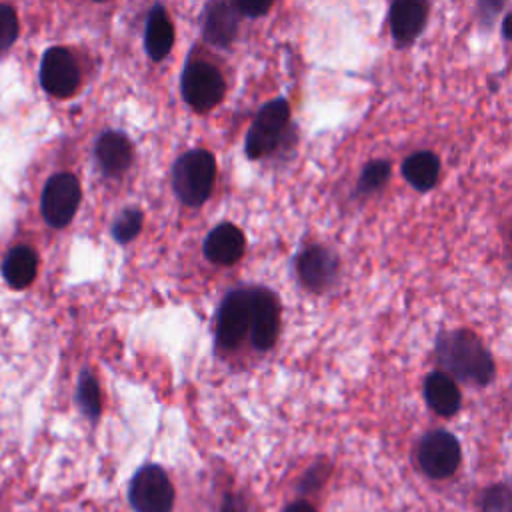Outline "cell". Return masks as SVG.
<instances>
[{"instance_id": "3", "label": "cell", "mask_w": 512, "mask_h": 512, "mask_svg": "<svg viewBox=\"0 0 512 512\" xmlns=\"http://www.w3.org/2000/svg\"><path fill=\"white\" fill-rule=\"evenodd\" d=\"M288 122L290 106L284 98H276L264 104L246 134V154L250 158H262L274 152L288 128Z\"/></svg>"}, {"instance_id": "8", "label": "cell", "mask_w": 512, "mask_h": 512, "mask_svg": "<svg viewBox=\"0 0 512 512\" xmlns=\"http://www.w3.org/2000/svg\"><path fill=\"white\" fill-rule=\"evenodd\" d=\"M418 464L432 478H448L460 464V444L444 430L428 432L418 444Z\"/></svg>"}, {"instance_id": "14", "label": "cell", "mask_w": 512, "mask_h": 512, "mask_svg": "<svg viewBox=\"0 0 512 512\" xmlns=\"http://www.w3.org/2000/svg\"><path fill=\"white\" fill-rule=\"evenodd\" d=\"M96 160L106 176H120L132 164V144L122 132L108 130L96 142Z\"/></svg>"}, {"instance_id": "9", "label": "cell", "mask_w": 512, "mask_h": 512, "mask_svg": "<svg viewBox=\"0 0 512 512\" xmlns=\"http://www.w3.org/2000/svg\"><path fill=\"white\" fill-rule=\"evenodd\" d=\"M40 82L44 90L56 98H68L80 84V70L72 54L62 46L44 52L40 64Z\"/></svg>"}, {"instance_id": "20", "label": "cell", "mask_w": 512, "mask_h": 512, "mask_svg": "<svg viewBox=\"0 0 512 512\" xmlns=\"http://www.w3.org/2000/svg\"><path fill=\"white\" fill-rule=\"evenodd\" d=\"M390 162L384 160V158H376V160H370L362 172H360V178H358V184H356V194L358 196H370L378 190H382L390 178Z\"/></svg>"}, {"instance_id": "16", "label": "cell", "mask_w": 512, "mask_h": 512, "mask_svg": "<svg viewBox=\"0 0 512 512\" xmlns=\"http://www.w3.org/2000/svg\"><path fill=\"white\" fill-rule=\"evenodd\" d=\"M424 398H426L428 406L440 416L456 414L460 408V402H462L456 382L452 380V376H448L444 372H432L426 376Z\"/></svg>"}, {"instance_id": "29", "label": "cell", "mask_w": 512, "mask_h": 512, "mask_svg": "<svg viewBox=\"0 0 512 512\" xmlns=\"http://www.w3.org/2000/svg\"><path fill=\"white\" fill-rule=\"evenodd\" d=\"M502 36L504 40H512V12L502 22Z\"/></svg>"}, {"instance_id": "23", "label": "cell", "mask_w": 512, "mask_h": 512, "mask_svg": "<svg viewBox=\"0 0 512 512\" xmlns=\"http://www.w3.org/2000/svg\"><path fill=\"white\" fill-rule=\"evenodd\" d=\"M480 512H512V490L506 484L488 486L480 496Z\"/></svg>"}, {"instance_id": "1", "label": "cell", "mask_w": 512, "mask_h": 512, "mask_svg": "<svg viewBox=\"0 0 512 512\" xmlns=\"http://www.w3.org/2000/svg\"><path fill=\"white\" fill-rule=\"evenodd\" d=\"M436 356L452 376L476 386H486L496 372L480 338L464 328L442 332L436 342Z\"/></svg>"}, {"instance_id": "25", "label": "cell", "mask_w": 512, "mask_h": 512, "mask_svg": "<svg viewBox=\"0 0 512 512\" xmlns=\"http://www.w3.org/2000/svg\"><path fill=\"white\" fill-rule=\"evenodd\" d=\"M508 0H478V22L484 30H490L494 26L496 16L502 12Z\"/></svg>"}, {"instance_id": "13", "label": "cell", "mask_w": 512, "mask_h": 512, "mask_svg": "<svg viewBox=\"0 0 512 512\" xmlns=\"http://www.w3.org/2000/svg\"><path fill=\"white\" fill-rule=\"evenodd\" d=\"M244 248H246V240L242 230L228 222L212 228L204 240L206 258L220 266H230L238 262L244 254Z\"/></svg>"}, {"instance_id": "21", "label": "cell", "mask_w": 512, "mask_h": 512, "mask_svg": "<svg viewBox=\"0 0 512 512\" xmlns=\"http://www.w3.org/2000/svg\"><path fill=\"white\" fill-rule=\"evenodd\" d=\"M78 404L82 408V412L90 418H98L100 410H102V398H100V388L98 382L94 380V376L90 372H82L80 382H78Z\"/></svg>"}, {"instance_id": "15", "label": "cell", "mask_w": 512, "mask_h": 512, "mask_svg": "<svg viewBox=\"0 0 512 512\" xmlns=\"http://www.w3.org/2000/svg\"><path fill=\"white\" fill-rule=\"evenodd\" d=\"M236 30H238L236 10L224 0L212 2V6L206 12V18H204L206 42H210L212 46H218V48H226L232 44Z\"/></svg>"}, {"instance_id": "6", "label": "cell", "mask_w": 512, "mask_h": 512, "mask_svg": "<svg viewBox=\"0 0 512 512\" xmlns=\"http://www.w3.org/2000/svg\"><path fill=\"white\" fill-rule=\"evenodd\" d=\"M252 288H242L230 292L218 310L216 338L224 348L238 346L246 336H250L252 326Z\"/></svg>"}, {"instance_id": "7", "label": "cell", "mask_w": 512, "mask_h": 512, "mask_svg": "<svg viewBox=\"0 0 512 512\" xmlns=\"http://www.w3.org/2000/svg\"><path fill=\"white\" fill-rule=\"evenodd\" d=\"M80 204V182L70 172L54 174L42 192L40 210L52 228H64L76 214Z\"/></svg>"}, {"instance_id": "22", "label": "cell", "mask_w": 512, "mask_h": 512, "mask_svg": "<svg viewBox=\"0 0 512 512\" xmlns=\"http://www.w3.org/2000/svg\"><path fill=\"white\" fill-rule=\"evenodd\" d=\"M142 228V212L138 208H126L124 212H120V216L114 220L112 224V236L114 240L126 244L132 238L138 236Z\"/></svg>"}, {"instance_id": "28", "label": "cell", "mask_w": 512, "mask_h": 512, "mask_svg": "<svg viewBox=\"0 0 512 512\" xmlns=\"http://www.w3.org/2000/svg\"><path fill=\"white\" fill-rule=\"evenodd\" d=\"M284 512H316V508L308 502H292L284 508Z\"/></svg>"}, {"instance_id": "4", "label": "cell", "mask_w": 512, "mask_h": 512, "mask_svg": "<svg viewBox=\"0 0 512 512\" xmlns=\"http://www.w3.org/2000/svg\"><path fill=\"white\" fill-rule=\"evenodd\" d=\"M128 498L134 512H172L174 488L160 466L146 464L132 476Z\"/></svg>"}, {"instance_id": "17", "label": "cell", "mask_w": 512, "mask_h": 512, "mask_svg": "<svg viewBox=\"0 0 512 512\" xmlns=\"http://www.w3.org/2000/svg\"><path fill=\"white\" fill-rule=\"evenodd\" d=\"M174 44V26L168 12L162 6H154L146 20L144 46L152 60H162L168 56Z\"/></svg>"}, {"instance_id": "30", "label": "cell", "mask_w": 512, "mask_h": 512, "mask_svg": "<svg viewBox=\"0 0 512 512\" xmlns=\"http://www.w3.org/2000/svg\"><path fill=\"white\" fill-rule=\"evenodd\" d=\"M98 2H102V0H98Z\"/></svg>"}, {"instance_id": "10", "label": "cell", "mask_w": 512, "mask_h": 512, "mask_svg": "<svg viewBox=\"0 0 512 512\" xmlns=\"http://www.w3.org/2000/svg\"><path fill=\"white\" fill-rule=\"evenodd\" d=\"M338 256L326 246H308L296 260L300 282L312 292L328 290L338 276Z\"/></svg>"}, {"instance_id": "27", "label": "cell", "mask_w": 512, "mask_h": 512, "mask_svg": "<svg viewBox=\"0 0 512 512\" xmlns=\"http://www.w3.org/2000/svg\"><path fill=\"white\" fill-rule=\"evenodd\" d=\"M222 512H250V506L242 496L230 494L222 504Z\"/></svg>"}, {"instance_id": "24", "label": "cell", "mask_w": 512, "mask_h": 512, "mask_svg": "<svg viewBox=\"0 0 512 512\" xmlns=\"http://www.w3.org/2000/svg\"><path fill=\"white\" fill-rule=\"evenodd\" d=\"M16 36H18L16 12L10 6L0 4V52L8 50L14 44Z\"/></svg>"}, {"instance_id": "5", "label": "cell", "mask_w": 512, "mask_h": 512, "mask_svg": "<svg viewBox=\"0 0 512 512\" xmlns=\"http://www.w3.org/2000/svg\"><path fill=\"white\" fill-rule=\"evenodd\" d=\"M224 90L226 84L220 70L204 60H192L182 72V96L198 112L214 108Z\"/></svg>"}, {"instance_id": "18", "label": "cell", "mask_w": 512, "mask_h": 512, "mask_svg": "<svg viewBox=\"0 0 512 512\" xmlns=\"http://www.w3.org/2000/svg\"><path fill=\"white\" fill-rule=\"evenodd\" d=\"M440 174V160L430 150H418L402 162L404 180L418 192L434 188Z\"/></svg>"}, {"instance_id": "2", "label": "cell", "mask_w": 512, "mask_h": 512, "mask_svg": "<svg viewBox=\"0 0 512 512\" xmlns=\"http://www.w3.org/2000/svg\"><path fill=\"white\" fill-rule=\"evenodd\" d=\"M216 178V160L208 150L182 154L172 168V186L180 202L200 206L210 196Z\"/></svg>"}, {"instance_id": "12", "label": "cell", "mask_w": 512, "mask_h": 512, "mask_svg": "<svg viewBox=\"0 0 512 512\" xmlns=\"http://www.w3.org/2000/svg\"><path fill=\"white\" fill-rule=\"evenodd\" d=\"M428 20L426 0H392L388 22L392 38L398 46L412 44L424 30Z\"/></svg>"}, {"instance_id": "19", "label": "cell", "mask_w": 512, "mask_h": 512, "mask_svg": "<svg viewBox=\"0 0 512 512\" xmlns=\"http://www.w3.org/2000/svg\"><path fill=\"white\" fill-rule=\"evenodd\" d=\"M38 272V256L30 246H14L2 262V276L12 288H26Z\"/></svg>"}, {"instance_id": "26", "label": "cell", "mask_w": 512, "mask_h": 512, "mask_svg": "<svg viewBox=\"0 0 512 512\" xmlns=\"http://www.w3.org/2000/svg\"><path fill=\"white\" fill-rule=\"evenodd\" d=\"M274 0H236V8L242 16L258 18L264 16L272 8Z\"/></svg>"}, {"instance_id": "11", "label": "cell", "mask_w": 512, "mask_h": 512, "mask_svg": "<svg viewBox=\"0 0 512 512\" xmlns=\"http://www.w3.org/2000/svg\"><path fill=\"white\" fill-rule=\"evenodd\" d=\"M252 326L250 342L258 350L274 346L280 332V302L268 288H252Z\"/></svg>"}]
</instances>
